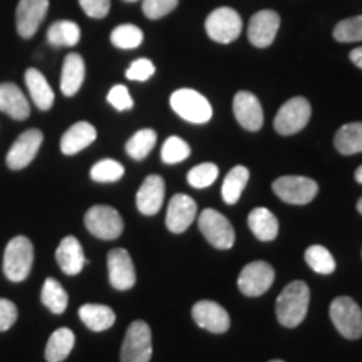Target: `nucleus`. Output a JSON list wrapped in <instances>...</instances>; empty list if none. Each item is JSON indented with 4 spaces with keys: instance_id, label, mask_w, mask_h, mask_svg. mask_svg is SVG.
Instances as JSON below:
<instances>
[{
    "instance_id": "nucleus-10",
    "label": "nucleus",
    "mask_w": 362,
    "mask_h": 362,
    "mask_svg": "<svg viewBox=\"0 0 362 362\" xmlns=\"http://www.w3.org/2000/svg\"><path fill=\"white\" fill-rule=\"evenodd\" d=\"M312 107L305 98H292L280 107L275 116V131L282 136L296 134L309 123Z\"/></svg>"
},
{
    "instance_id": "nucleus-33",
    "label": "nucleus",
    "mask_w": 362,
    "mask_h": 362,
    "mask_svg": "<svg viewBox=\"0 0 362 362\" xmlns=\"http://www.w3.org/2000/svg\"><path fill=\"white\" fill-rule=\"evenodd\" d=\"M305 262L317 274L329 275L336 270V260L332 253L322 245H312L305 250Z\"/></svg>"
},
{
    "instance_id": "nucleus-14",
    "label": "nucleus",
    "mask_w": 362,
    "mask_h": 362,
    "mask_svg": "<svg viewBox=\"0 0 362 362\" xmlns=\"http://www.w3.org/2000/svg\"><path fill=\"white\" fill-rule=\"evenodd\" d=\"M107 272H110V282L116 291H129L136 284L133 260L124 248H115L107 253Z\"/></svg>"
},
{
    "instance_id": "nucleus-7",
    "label": "nucleus",
    "mask_w": 362,
    "mask_h": 362,
    "mask_svg": "<svg viewBox=\"0 0 362 362\" xmlns=\"http://www.w3.org/2000/svg\"><path fill=\"white\" fill-rule=\"evenodd\" d=\"M86 228L89 230L94 237L101 240H116L123 233L124 223L121 218L119 211L106 205H96L89 208L84 216Z\"/></svg>"
},
{
    "instance_id": "nucleus-9",
    "label": "nucleus",
    "mask_w": 362,
    "mask_h": 362,
    "mask_svg": "<svg viewBox=\"0 0 362 362\" xmlns=\"http://www.w3.org/2000/svg\"><path fill=\"white\" fill-rule=\"evenodd\" d=\"M198 226H200L203 237L215 248L228 250V248L233 247L235 230L228 218H225L220 211L211 210V208L203 210L200 218H198Z\"/></svg>"
},
{
    "instance_id": "nucleus-29",
    "label": "nucleus",
    "mask_w": 362,
    "mask_h": 362,
    "mask_svg": "<svg viewBox=\"0 0 362 362\" xmlns=\"http://www.w3.org/2000/svg\"><path fill=\"white\" fill-rule=\"evenodd\" d=\"M334 144L341 155H357L362 153V123L344 124L336 133Z\"/></svg>"
},
{
    "instance_id": "nucleus-36",
    "label": "nucleus",
    "mask_w": 362,
    "mask_h": 362,
    "mask_svg": "<svg viewBox=\"0 0 362 362\" xmlns=\"http://www.w3.org/2000/svg\"><path fill=\"white\" fill-rule=\"evenodd\" d=\"M192 153L188 143L178 138V136H170L161 148V160L166 165H176V163L185 161Z\"/></svg>"
},
{
    "instance_id": "nucleus-22",
    "label": "nucleus",
    "mask_w": 362,
    "mask_h": 362,
    "mask_svg": "<svg viewBox=\"0 0 362 362\" xmlns=\"http://www.w3.org/2000/svg\"><path fill=\"white\" fill-rule=\"evenodd\" d=\"M0 111L17 121H24L30 116L29 101L19 86L12 83L0 84Z\"/></svg>"
},
{
    "instance_id": "nucleus-46",
    "label": "nucleus",
    "mask_w": 362,
    "mask_h": 362,
    "mask_svg": "<svg viewBox=\"0 0 362 362\" xmlns=\"http://www.w3.org/2000/svg\"><path fill=\"white\" fill-rule=\"evenodd\" d=\"M357 210H359V214L362 215V198L359 202H357Z\"/></svg>"
},
{
    "instance_id": "nucleus-23",
    "label": "nucleus",
    "mask_w": 362,
    "mask_h": 362,
    "mask_svg": "<svg viewBox=\"0 0 362 362\" xmlns=\"http://www.w3.org/2000/svg\"><path fill=\"white\" fill-rule=\"evenodd\" d=\"M86 78V64L84 59L81 54H67L62 64V74H61V90L67 98L74 96L81 89Z\"/></svg>"
},
{
    "instance_id": "nucleus-18",
    "label": "nucleus",
    "mask_w": 362,
    "mask_h": 362,
    "mask_svg": "<svg viewBox=\"0 0 362 362\" xmlns=\"http://www.w3.org/2000/svg\"><path fill=\"white\" fill-rule=\"evenodd\" d=\"M194 218H197V202L188 194H175L166 211V226L170 232L183 233Z\"/></svg>"
},
{
    "instance_id": "nucleus-16",
    "label": "nucleus",
    "mask_w": 362,
    "mask_h": 362,
    "mask_svg": "<svg viewBox=\"0 0 362 362\" xmlns=\"http://www.w3.org/2000/svg\"><path fill=\"white\" fill-rule=\"evenodd\" d=\"M192 315L198 327L214 334H223L230 329V317L223 307L211 300H200L193 305Z\"/></svg>"
},
{
    "instance_id": "nucleus-43",
    "label": "nucleus",
    "mask_w": 362,
    "mask_h": 362,
    "mask_svg": "<svg viewBox=\"0 0 362 362\" xmlns=\"http://www.w3.org/2000/svg\"><path fill=\"white\" fill-rule=\"evenodd\" d=\"M17 320V307L8 298H0V332L8 330Z\"/></svg>"
},
{
    "instance_id": "nucleus-45",
    "label": "nucleus",
    "mask_w": 362,
    "mask_h": 362,
    "mask_svg": "<svg viewBox=\"0 0 362 362\" xmlns=\"http://www.w3.org/2000/svg\"><path fill=\"white\" fill-rule=\"evenodd\" d=\"M356 181L362 185V166H359V168L356 170Z\"/></svg>"
},
{
    "instance_id": "nucleus-13",
    "label": "nucleus",
    "mask_w": 362,
    "mask_h": 362,
    "mask_svg": "<svg viewBox=\"0 0 362 362\" xmlns=\"http://www.w3.org/2000/svg\"><path fill=\"white\" fill-rule=\"evenodd\" d=\"M47 11L49 0H21L16 13L17 33L21 37H34L47 16Z\"/></svg>"
},
{
    "instance_id": "nucleus-12",
    "label": "nucleus",
    "mask_w": 362,
    "mask_h": 362,
    "mask_svg": "<svg viewBox=\"0 0 362 362\" xmlns=\"http://www.w3.org/2000/svg\"><path fill=\"white\" fill-rule=\"evenodd\" d=\"M44 141L42 131L27 129L22 133L7 153V166L13 171L24 170L34 161L40 144Z\"/></svg>"
},
{
    "instance_id": "nucleus-19",
    "label": "nucleus",
    "mask_w": 362,
    "mask_h": 362,
    "mask_svg": "<svg viewBox=\"0 0 362 362\" xmlns=\"http://www.w3.org/2000/svg\"><path fill=\"white\" fill-rule=\"evenodd\" d=\"M165 200V180L160 175H149L136 193V206L143 215L151 216L161 210Z\"/></svg>"
},
{
    "instance_id": "nucleus-8",
    "label": "nucleus",
    "mask_w": 362,
    "mask_h": 362,
    "mask_svg": "<svg viewBox=\"0 0 362 362\" xmlns=\"http://www.w3.org/2000/svg\"><path fill=\"white\" fill-rule=\"evenodd\" d=\"M272 188L280 200L291 205H307L319 192V185L307 176H280Z\"/></svg>"
},
{
    "instance_id": "nucleus-39",
    "label": "nucleus",
    "mask_w": 362,
    "mask_h": 362,
    "mask_svg": "<svg viewBox=\"0 0 362 362\" xmlns=\"http://www.w3.org/2000/svg\"><path fill=\"white\" fill-rule=\"evenodd\" d=\"M178 2L180 0H143V12L148 19L156 21L173 12Z\"/></svg>"
},
{
    "instance_id": "nucleus-42",
    "label": "nucleus",
    "mask_w": 362,
    "mask_h": 362,
    "mask_svg": "<svg viewBox=\"0 0 362 362\" xmlns=\"http://www.w3.org/2000/svg\"><path fill=\"white\" fill-rule=\"evenodd\" d=\"M79 6L86 16L93 19H103L110 13L111 0H79Z\"/></svg>"
},
{
    "instance_id": "nucleus-47",
    "label": "nucleus",
    "mask_w": 362,
    "mask_h": 362,
    "mask_svg": "<svg viewBox=\"0 0 362 362\" xmlns=\"http://www.w3.org/2000/svg\"><path fill=\"white\" fill-rule=\"evenodd\" d=\"M270 362H284V361H280V359H274V361H270Z\"/></svg>"
},
{
    "instance_id": "nucleus-41",
    "label": "nucleus",
    "mask_w": 362,
    "mask_h": 362,
    "mask_svg": "<svg viewBox=\"0 0 362 362\" xmlns=\"http://www.w3.org/2000/svg\"><path fill=\"white\" fill-rule=\"evenodd\" d=\"M153 74H155V64L149 59H138L126 71V78L131 81H139V83L148 81Z\"/></svg>"
},
{
    "instance_id": "nucleus-40",
    "label": "nucleus",
    "mask_w": 362,
    "mask_h": 362,
    "mask_svg": "<svg viewBox=\"0 0 362 362\" xmlns=\"http://www.w3.org/2000/svg\"><path fill=\"white\" fill-rule=\"evenodd\" d=\"M107 103H110L112 107H116L117 111H128L134 104L128 88L123 84H117L110 90V94H107Z\"/></svg>"
},
{
    "instance_id": "nucleus-32",
    "label": "nucleus",
    "mask_w": 362,
    "mask_h": 362,
    "mask_svg": "<svg viewBox=\"0 0 362 362\" xmlns=\"http://www.w3.org/2000/svg\"><path fill=\"white\" fill-rule=\"evenodd\" d=\"M156 144V133L153 129H141L134 133L126 143V153L133 158V160L141 161L153 151Z\"/></svg>"
},
{
    "instance_id": "nucleus-26",
    "label": "nucleus",
    "mask_w": 362,
    "mask_h": 362,
    "mask_svg": "<svg viewBox=\"0 0 362 362\" xmlns=\"http://www.w3.org/2000/svg\"><path fill=\"white\" fill-rule=\"evenodd\" d=\"M79 317L88 329L94 332L111 329L116 322V314L111 307L101 304H86L79 309Z\"/></svg>"
},
{
    "instance_id": "nucleus-17",
    "label": "nucleus",
    "mask_w": 362,
    "mask_h": 362,
    "mask_svg": "<svg viewBox=\"0 0 362 362\" xmlns=\"http://www.w3.org/2000/svg\"><path fill=\"white\" fill-rule=\"evenodd\" d=\"M280 16L274 11H260L248 22V40L255 47H269L279 33Z\"/></svg>"
},
{
    "instance_id": "nucleus-3",
    "label": "nucleus",
    "mask_w": 362,
    "mask_h": 362,
    "mask_svg": "<svg viewBox=\"0 0 362 362\" xmlns=\"http://www.w3.org/2000/svg\"><path fill=\"white\" fill-rule=\"evenodd\" d=\"M171 107L180 117L193 124L208 123L214 116L211 104L203 94L194 89H178L171 94Z\"/></svg>"
},
{
    "instance_id": "nucleus-30",
    "label": "nucleus",
    "mask_w": 362,
    "mask_h": 362,
    "mask_svg": "<svg viewBox=\"0 0 362 362\" xmlns=\"http://www.w3.org/2000/svg\"><path fill=\"white\" fill-rule=\"evenodd\" d=\"M248 178H250V171L245 166H235V168L230 170L226 178L223 180V185H221L223 202L228 203V205H235L240 200V197H242V192L247 187Z\"/></svg>"
},
{
    "instance_id": "nucleus-1",
    "label": "nucleus",
    "mask_w": 362,
    "mask_h": 362,
    "mask_svg": "<svg viewBox=\"0 0 362 362\" xmlns=\"http://www.w3.org/2000/svg\"><path fill=\"white\" fill-rule=\"evenodd\" d=\"M309 302L310 291L305 282L296 280V282L285 285V288L277 297V305H275L279 322L284 327H297L305 319L307 310H309Z\"/></svg>"
},
{
    "instance_id": "nucleus-25",
    "label": "nucleus",
    "mask_w": 362,
    "mask_h": 362,
    "mask_svg": "<svg viewBox=\"0 0 362 362\" xmlns=\"http://www.w3.org/2000/svg\"><path fill=\"white\" fill-rule=\"evenodd\" d=\"M248 226L260 242H272L279 235V221L267 208H255L248 215Z\"/></svg>"
},
{
    "instance_id": "nucleus-48",
    "label": "nucleus",
    "mask_w": 362,
    "mask_h": 362,
    "mask_svg": "<svg viewBox=\"0 0 362 362\" xmlns=\"http://www.w3.org/2000/svg\"><path fill=\"white\" fill-rule=\"evenodd\" d=\"M124 2H136V0H124Z\"/></svg>"
},
{
    "instance_id": "nucleus-5",
    "label": "nucleus",
    "mask_w": 362,
    "mask_h": 362,
    "mask_svg": "<svg viewBox=\"0 0 362 362\" xmlns=\"http://www.w3.org/2000/svg\"><path fill=\"white\" fill-rule=\"evenodd\" d=\"M153 356L151 329L143 320H134L121 347V362H149Z\"/></svg>"
},
{
    "instance_id": "nucleus-2",
    "label": "nucleus",
    "mask_w": 362,
    "mask_h": 362,
    "mask_svg": "<svg viewBox=\"0 0 362 362\" xmlns=\"http://www.w3.org/2000/svg\"><path fill=\"white\" fill-rule=\"evenodd\" d=\"M34 262V247L27 237H16L4 252V274L11 282H24Z\"/></svg>"
},
{
    "instance_id": "nucleus-15",
    "label": "nucleus",
    "mask_w": 362,
    "mask_h": 362,
    "mask_svg": "<svg viewBox=\"0 0 362 362\" xmlns=\"http://www.w3.org/2000/svg\"><path fill=\"white\" fill-rule=\"evenodd\" d=\"M233 115L238 124L247 131H259L264 126V111L255 94L240 90L233 99Z\"/></svg>"
},
{
    "instance_id": "nucleus-27",
    "label": "nucleus",
    "mask_w": 362,
    "mask_h": 362,
    "mask_svg": "<svg viewBox=\"0 0 362 362\" xmlns=\"http://www.w3.org/2000/svg\"><path fill=\"white\" fill-rule=\"evenodd\" d=\"M74 342L76 337L71 329H57L56 332H52V336L49 337L47 346H45V359H47V362H62L67 359L72 347H74Z\"/></svg>"
},
{
    "instance_id": "nucleus-6",
    "label": "nucleus",
    "mask_w": 362,
    "mask_h": 362,
    "mask_svg": "<svg viewBox=\"0 0 362 362\" xmlns=\"http://www.w3.org/2000/svg\"><path fill=\"white\" fill-rule=\"evenodd\" d=\"M242 17L230 7L215 8L205 21L208 37L220 44H230L237 40L242 34Z\"/></svg>"
},
{
    "instance_id": "nucleus-21",
    "label": "nucleus",
    "mask_w": 362,
    "mask_h": 362,
    "mask_svg": "<svg viewBox=\"0 0 362 362\" xmlns=\"http://www.w3.org/2000/svg\"><path fill=\"white\" fill-rule=\"evenodd\" d=\"M98 138V131L88 121H79V123L72 124L69 129L62 134L61 138V151L64 155L71 156L76 153L83 151L89 144H93Z\"/></svg>"
},
{
    "instance_id": "nucleus-31",
    "label": "nucleus",
    "mask_w": 362,
    "mask_h": 362,
    "mask_svg": "<svg viewBox=\"0 0 362 362\" xmlns=\"http://www.w3.org/2000/svg\"><path fill=\"white\" fill-rule=\"evenodd\" d=\"M40 300L54 314H62L67 309V304H69V297H67L64 287L52 277H49L44 282Z\"/></svg>"
},
{
    "instance_id": "nucleus-44",
    "label": "nucleus",
    "mask_w": 362,
    "mask_h": 362,
    "mask_svg": "<svg viewBox=\"0 0 362 362\" xmlns=\"http://www.w3.org/2000/svg\"><path fill=\"white\" fill-rule=\"evenodd\" d=\"M351 61L354 62L359 69H362V47H357L351 52Z\"/></svg>"
},
{
    "instance_id": "nucleus-24",
    "label": "nucleus",
    "mask_w": 362,
    "mask_h": 362,
    "mask_svg": "<svg viewBox=\"0 0 362 362\" xmlns=\"http://www.w3.org/2000/svg\"><path fill=\"white\" fill-rule=\"evenodd\" d=\"M25 84L35 106L42 111L51 110L54 104V98L56 96H54V90L51 86H49L47 79L44 78L42 72L37 69H27Z\"/></svg>"
},
{
    "instance_id": "nucleus-38",
    "label": "nucleus",
    "mask_w": 362,
    "mask_h": 362,
    "mask_svg": "<svg viewBox=\"0 0 362 362\" xmlns=\"http://www.w3.org/2000/svg\"><path fill=\"white\" fill-rule=\"evenodd\" d=\"M334 39L337 42H359L362 40V16L344 19L334 27Z\"/></svg>"
},
{
    "instance_id": "nucleus-34",
    "label": "nucleus",
    "mask_w": 362,
    "mask_h": 362,
    "mask_svg": "<svg viewBox=\"0 0 362 362\" xmlns=\"http://www.w3.org/2000/svg\"><path fill=\"white\" fill-rule=\"evenodd\" d=\"M111 42L119 49H136L143 42V30L133 24L117 25L111 33Z\"/></svg>"
},
{
    "instance_id": "nucleus-11",
    "label": "nucleus",
    "mask_w": 362,
    "mask_h": 362,
    "mask_svg": "<svg viewBox=\"0 0 362 362\" xmlns=\"http://www.w3.org/2000/svg\"><path fill=\"white\" fill-rule=\"evenodd\" d=\"M275 280V270L267 262H252L238 275V288L247 297H259L269 291Z\"/></svg>"
},
{
    "instance_id": "nucleus-35",
    "label": "nucleus",
    "mask_w": 362,
    "mask_h": 362,
    "mask_svg": "<svg viewBox=\"0 0 362 362\" xmlns=\"http://www.w3.org/2000/svg\"><path fill=\"white\" fill-rule=\"evenodd\" d=\"M124 175V166L116 160H101L90 168V178L98 183H115Z\"/></svg>"
},
{
    "instance_id": "nucleus-4",
    "label": "nucleus",
    "mask_w": 362,
    "mask_h": 362,
    "mask_svg": "<svg viewBox=\"0 0 362 362\" xmlns=\"http://www.w3.org/2000/svg\"><path fill=\"white\" fill-rule=\"evenodd\" d=\"M330 319L339 334L356 341L362 336V310L351 297H337L330 304Z\"/></svg>"
},
{
    "instance_id": "nucleus-28",
    "label": "nucleus",
    "mask_w": 362,
    "mask_h": 362,
    "mask_svg": "<svg viewBox=\"0 0 362 362\" xmlns=\"http://www.w3.org/2000/svg\"><path fill=\"white\" fill-rule=\"evenodd\" d=\"M47 40L54 47H74L81 40V29L72 21H57L47 29Z\"/></svg>"
},
{
    "instance_id": "nucleus-20",
    "label": "nucleus",
    "mask_w": 362,
    "mask_h": 362,
    "mask_svg": "<svg viewBox=\"0 0 362 362\" xmlns=\"http://www.w3.org/2000/svg\"><path fill=\"white\" fill-rule=\"evenodd\" d=\"M56 260L57 265L66 275H78L84 265L88 264L84 257L83 245L76 237H66L59 243L56 250Z\"/></svg>"
},
{
    "instance_id": "nucleus-37",
    "label": "nucleus",
    "mask_w": 362,
    "mask_h": 362,
    "mask_svg": "<svg viewBox=\"0 0 362 362\" xmlns=\"http://www.w3.org/2000/svg\"><path fill=\"white\" fill-rule=\"evenodd\" d=\"M218 178V166L215 163H202L188 171V183L193 188L203 189L215 183Z\"/></svg>"
}]
</instances>
